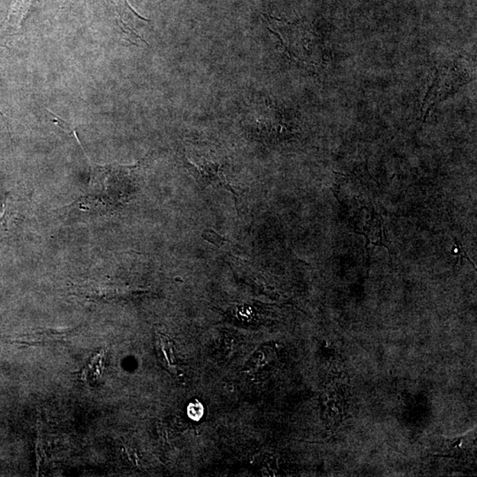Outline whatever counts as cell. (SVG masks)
<instances>
[{
	"label": "cell",
	"mask_w": 477,
	"mask_h": 477,
	"mask_svg": "<svg viewBox=\"0 0 477 477\" xmlns=\"http://www.w3.org/2000/svg\"><path fill=\"white\" fill-rule=\"evenodd\" d=\"M76 331L75 328L64 329V330L45 329V330H38L33 333L19 338L15 340V342L28 345V346H40V345L62 342L75 334Z\"/></svg>",
	"instance_id": "cell-1"
},
{
	"label": "cell",
	"mask_w": 477,
	"mask_h": 477,
	"mask_svg": "<svg viewBox=\"0 0 477 477\" xmlns=\"http://www.w3.org/2000/svg\"><path fill=\"white\" fill-rule=\"evenodd\" d=\"M114 6L116 12H117L119 15L118 24L119 27L121 28L122 31H123L125 34L130 35V37L137 38V40H140L146 44L144 38L137 33V28H135V24L137 21H143L148 22L149 20L138 15L137 12L132 8V6L128 4V0H114Z\"/></svg>",
	"instance_id": "cell-2"
},
{
	"label": "cell",
	"mask_w": 477,
	"mask_h": 477,
	"mask_svg": "<svg viewBox=\"0 0 477 477\" xmlns=\"http://www.w3.org/2000/svg\"><path fill=\"white\" fill-rule=\"evenodd\" d=\"M156 348L159 362L172 375L178 374V364L172 341L164 334H156Z\"/></svg>",
	"instance_id": "cell-3"
},
{
	"label": "cell",
	"mask_w": 477,
	"mask_h": 477,
	"mask_svg": "<svg viewBox=\"0 0 477 477\" xmlns=\"http://www.w3.org/2000/svg\"><path fill=\"white\" fill-rule=\"evenodd\" d=\"M35 1V0H16L6 19V33L12 35L19 30Z\"/></svg>",
	"instance_id": "cell-4"
},
{
	"label": "cell",
	"mask_w": 477,
	"mask_h": 477,
	"mask_svg": "<svg viewBox=\"0 0 477 477\" xmlns=\"http://www.w3.org/2000/svg\"><path fill=\"white\" fill-rule=\"evenodd\" d=\"M188 414L193 420L198 421L205 414L204 407L200 402H193L189 406Z\"/></svg>",
	"instance_id": "cell-5"
},
{
	"label": "cell",
	"mask_w": 477,
	"mask_h": 477,
	"mask_svg": "<svg viewBox=\"0 0 477 477\" xmlns=\"http://www.w3.org/2000/svg\"><path fill=\"white\" fill-rule=\"evenodd\" d=\"M454 241H456V249L458 250L457 253H453L454 254H459L460 256V260H462L463 259H467L469 262L471 263L473 266H475L474 263L472 262L471 259H469V256H467V254L465 251V248H464L463 245L460 241H458L457 238H454Z\"/></svg>",
	"instance_id": "cell-6"
},
{
	"label": "cell",
	"mask_w": 477,
	"mask_h": 477,
	"mask_svg": "<svg viewBox=\"0 0 477 477\" xmlns=\"http://www.w3.org/2000/svg\"><path fill=\"white\" fill-rule=\"evenodd\" d=\"M73 1V0H70V3H72Z\"/></svg>",
	"instance_id": "cell-7"
}]
</instances>
